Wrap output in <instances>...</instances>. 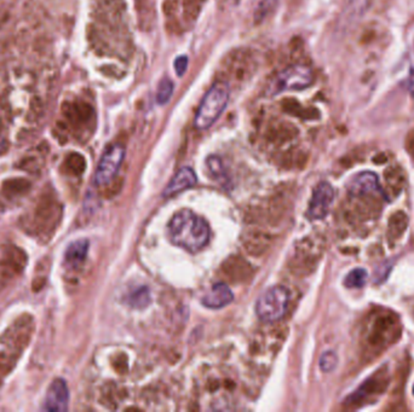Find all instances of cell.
<instances>
[{
	"label": "cell",
	"mask_w": 414,
	"mask_h": 412,
	"mask_svg": "<svg viewBox=\"0 0 414 412\" xmlns=\"http://www.w3.org/2000/svg\"><path fill=\"white\" fill-rule=\"evenodd\" d=\"M187 67H188V57H187V56H180V57H178V59H176V74H177L178 77H182V75L185 73Z\"/></svg>",
	"instance_id": "ffe728a7"
},
{
	"label": "cell",
	"mask_w": 414,
	"mask_h": 412,
	"mask_svg": "<svg viewBox=\"0 0 414 412\" xmlns=\"http://www.w3.org/2000/svg\"><path fill=\"white\" fill-rule=\"evenodd\" d=\"M173 93V83L169 79H164L158 88V93H156V102L164 106L166 103L170 101L171 96Z\"/></svg>",
	"instance_id": "2e32d148"
},
{
	"label": "cell",
	"mask_w": 414,
	"mask_h": 412,
	"mask_svg": "<svg viewBox=\"0 0 414 412\" xmlns=\"http://www.w3.org/2000/svg\"><path fill=\"white\" fill-rule=\"evenodd\" d=\"M196 183H198V178H196L194 170L189 167H183L176 173L175 177L171 180L170 184L166 186L164 195L172 196V195L178 194V193H182V191L194 186Z\"/></svg>",
	"instance_id": "7c38bea8"
},
{
	"label": "cell",
	"mask_w": 414,
	"mask_h": 412,
	"mask_svg": "<svg viewBox=\"0 0 414 412\" xmlns=\"http://www.w3.org/2000/svg\"><path fill=\"white\" fill-rule=\"evenodd\" d=\"M337 364H338V355L333 351H327L320 358V368L325 373L333 371L337 368Z\"/></svg>",
	"instance_id": "e0dca14e"
},
{
	"label": "cell",
	"mask_w": 414,
	"mask_h": 412,
	"mask_svg": "<svg viewBox=\"0 0 414 412\" xmlns=\"http://www.w3.org/2000/svg\"><path fill=\"white\" fill-rule=\"evenodd\" d=\"M149 291L147 288H141L140 291H137L135 294L131 295V304L135 307H144L149 302Z\"/></svg>",
	"instance_id": "d6986e66"
},
{
	"label": "cell",
	"mask_w": 414,
	"mask_h": 412,
	"mask_svg": "<svg viewBox=\"0 0 414 412\" xmlns=\"http://www.w3.org/2000/svg\"><path fill=\"white\" fill-rule=\"evenodd\" d=\"M399 317L390 311H378L368 320L362 333V349L367 358L373 359L389 349L399 337Z\"/></svg>",
	"instance_id": "6da1fadb"
},
{
	"label": "cell",
	"mask_w": 414,
	"mask_h": 412,
	"mask_svg": "<svg viewBox=\"0 0 414 412\" xmlns=\"http://www.w3.org/2000/svg\"><path fill=\"white\" fill-rule=\"evenodd\" d=\"M333 199H335V190L331 184L322 182L317 185L312 193L308 215L310 219H315V220L325 218L330 212Z\"/></svg>",
	"instance_id": "ba28073f"
},
{
	"label": "cell",
	"mask_w": 414,
	"mask_h": 412,
	"mask_svg": "<svg viewBox=\"0 0 414 412\" xmlns=\"http://www.w3.org/2000/svg\"><path fill=\"white\" fill-rule=\"evenodd\" d=\"M229 101V88L227 84L217 83L207 91L200 103L195 115L194 126L198 130H207L225 112Z\"/></svg>",
	"instance_id": "3957f363"
},
{
	"label": "cell",
	"mask_w": 414,
	"mask_h": 412,
	"mask_svg": "<svg viewBox=\"0 0 414 412\" xmlns=\"http://www.w3.org/2000/svg\"><path fill=\"white\" fill-rule=\"evenodd\" d=\"M388 386H389L388 368L383 366L379 369L378 373H375L373 376H370L367 381L362 383L360 388H357L355 392L346 399V404L355 407L364 406L366 404L378 399L382 394H384Z\"/></svg>",
	"instance_id": "8992f818"
},
{
	"label": "cell",
	"mask_w": 414,
	"mask_h": 412,
	"mask_svg": "<svg viewBox=\"0 0 414 412\" xmlns=\"http://www.w3.org/2000/svg\"><path fill=\"white\" fill-rule=\"evenodd\" d=\"M169 238L175 246L187 252L196 253L209 242L210 228L201 217L189 209H183L171 219Z\"/></svg>",
	"instance_id": "7a4b0ae2"
},
{
	"label": "cell",
	"mask_w": 414,
	"mask_h": 412,
	"mask_svg": "<svg viewBox=\"0 0 414 412\" xmlns=\"http://www.w3.org/2000/svg\"><path fill=\"white\" fill-rule=\"evenodd\" d=\"M408 226V217L404 210L395 212L389 218L388 223V238L390 241H397L402 238Z\"/></svg>",
	"instance_id": "5bb4252c"
},
{
	"label": "cell",
	"mask_w": 414,
	"mask_h": 412,
	"mask_svg": "<svg viewBox=\"0 0 414 412\" xmlns=\"http://www.w3.org/2000/svg\"><path fill=\"white\" fill-rule=\"evenodd\" d=\"M124 157H125L124 146L120 144L109 146L107 150L103 153L98 164L96 175H95V183L98 186L109 184L117 175V170L122 166Z\"/></svg>",
	"instance_id": "52a82bcc"
},
{
	"label": "cell",
	"mask_w": 414,
	"mask_h": 412,
	"mask_svg": "<svg viewBox=\"0 0 414 412\" xmlns=\"http://www.w3.org/2000/svg\"><path fill=\"white\" fill-rule=\"evenodd\" d=\"M413 394H414V387H413Z\"/></svg>",
	"instance_id": "7402d4cb"
},
{
	"label": "cell",
	"mask_w": 414,
	"mask_h": 412,
	"mask_svg": "<svg viewBox=\"0 0 414 412\" xmlns=\"http://www.w3.org/2000/svg\"><path fill=\"white\" fill-rule=\"evenodd\" d=\"M233 300H234V295L230 291L229 286H225V283H218L212 286L210 291L205 294L201 302L206 307L216 310L229 305Z\"/></svg>",
	"instance_id": "8fae6325"
},
{
	"label": "cell",
	"mask_w": 414,
	"mask_h": 412,
	"mask_svg": "<svg viewBox=\"0 0 414 412\" xmlns=\"http://www.w3.org/2000/svg\"><path fill=\"white\" fill-rule=\"evenodd\" d=\"M349 195L383 194L378 177L373 172H362L351 180L348 186Z\"/></svg>",
	"instance_id": "30bf717a"
},
{
	"label": "cell",
	"mask_w": 414,
	"mask_h": 412,
	"mask_svg": "<svg viewBox=\"0 0 414 412\" xmlns=\"http://www.w3.org/2000/svg\"><path fill=\"white\" fill-rule=\"evenodd\" d=\"M6 149V141L3 139V137L0 136V153Z\"/></svg>",
	"instance_id": "44dd1931"
},
{
	"label": "cell",
	"mask_w": 414,
	"mask_h": 412,
	"mask_svg": "<svg viewBox=\"0 0 414 412\" xmlns=\"http://www.w3.org/2000/svg\"><path fill=\"white\" fill-rule=\"evenodd\" d=\"M207 166L210 168V172L214 175L216 179H223L225 178V168H223V164L218 156H211L207 160Z\"/></svg>",
	"instance_id": "ac0fdd59"
},
{
	"label": "cell",
	"mask_w": 414,
	"mask_h": 412,
	"mask_svg": "<svg viewBox=\"0 0 414 412\" xmlns=\"http://www.w3.org/2000/svg\"><path fill=\"white\" fill-rule=\"evenodd\" d=\"M367 282V271L365 268H355L346 275L344 284L348 288H362Z\"/></svg>",
	"instance_id": "9a60e30c"
},
{
	"label": "cell",
	"mask_w": 414,
	"mask_h": 412,
	"mask_svg": "<svg viewBox=\"0 0 414 412\" xmlns=\"http://www.w3.org/2000/svg\"><path fill=\"white\" fill-rule=\"evenodd\" d=\"M312 69L302 64H294L283 69V72L275 77L272 84V93L286 92V91H299L309 88L312 84Z\"/></svg>",
	"instance_id": "5b68a950"
},
{
	"label": "cell",
	"mask_w": 414,
	"mask_h": 412,
	"mask_svg": "<svg viewBox=\"0 0 414 412\" xmlns=\"http://www.w3.org/2000/svg\"><path fill=\"white\" fill-rule=\"evenodd\" d=\"M88 251V242L86 239H79L72 243L64 254V262L70 267H78L83 264Z\"/></svg>",
	"instance_id": "4fadbf2b"
},
{
	"label": "cell",
	"mask_w": 414,
	"mask_h": 412,
	"mask_svg": "<svg viewBox=\"0 0 414 412\" xmlns=\"http://www.w3.org/2000/svg\"><path fill=\"white\" fill-rule=\"evenodd\" d=\"M68 402L69 391L67 383L64 382V380L62 378H57L50 384L49 389L46 392V397H45L43 410L45 411H66V410H68Z\"/></svg>",
	"instance_id": "9c48e42d"
},
{
	"label": "cell",
	"mask_w": 414,
	"mask_h": 412,
	"mask_svg": "<svg viewBox=\"0 0 414 412\" xmlns=\"http://www.w3.org/2000/svg\"><path fill=\"white\" fill-rule=\"evenodd\" d=\"M290 294L283 286H273L259 296L256 312L259 320L268 323L281 320L288 310Z\"/></svg>",
	"instance_id": "277c9868"
}]
</instances>
